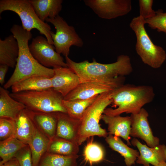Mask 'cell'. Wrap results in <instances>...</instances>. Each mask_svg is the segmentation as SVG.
Here are the masks:
<instances>
[{
	"label": "cell",
	"mask_w": 166,
	"mask_h": 166,
	"mask_svg": "<svg viewBox=\"0 0 166 166\" xmlns=\"http://www.w3.org/2000/svg\"><path fill=\"white\" fill-rule=\"evenodd\" d=\"M45 21L54 26L56 31H53L51 36L55 50L65 57L68 56L70 49L73 45L82 47L83 41L76 32L74 28L69 25L59 15L53 18H48Z\"/></svg>",
	"instance_id": "obj_8"
},
{
	"label": "cell",
	"mask_w": 166,
	"mask_h": 166,
	"mask_svg": "<svg viewBox=\"0 0 166 166\" xmlns=\"http://www.w3.org/2000/svg\"><path fill=\"white\" fill-rule=\"evenodd\" d=\"M104 155L102 147L92 140L87 143L84 149L85 160L90 165L102 161L103 159Z\"/></svg>",
	"instance_id": "obj_29"
},
{
	"label": "cell",
	"mask_w": 166,
	"mask_h": 166,
	"mask_svg": "<svg viewBox=\"0 0 166 166\" xmlns=\"http://www.w3.org/2000/svg\"><path fill=\"white\" fill-rule=\"evenodd\" d=\"M28 144L18 139L15 135L0 143V166L15 157L16 153Z\"/></svg>",
	"instance_id": "obj_25"
},
{
	"label": "cell",
	"mask_w": 166,
	"mask_h": 166,
	"mask_svg": "<svg viewBox=\"0 0 166 166\" xmlns=\"http://www.w3.org/2000/svg\"><path fill=\"white\" fill-rule=\"evenodd\" d=\"M157 166H166V162L160 163Z\"/></svg>",
	"instance_id": "obj_36"
},
{
	"label": "cell",
	"mask_w": 166,
	"mask_h": 166,
	"mask_svg": "<svg viewBox=\"0 0 166 166\" xmlns=\"http://www.w3.org/2000/svg\"><path fill=\"white\" fill-rule=\"evenodd\" d=\"M33 121L37 128L50 140L56 136L57 112L45 113L31 111Z\"/></svg>",
	"instance_id": "obj_18"
},
{
	"label": "cell",
	"mask_w": 166,
	"mask_h": 166,
	"mask_svg": "<svg viewBox=\"0 0 166 166\" xmlns=\"http://www.w3.org/2000/svg\"><path fill=\"white\" fill-rule=\"evenodd\" d=\"M131 144L138 148L139 155L136 161L143 166H157L162 162H166V146L164 144L153 147L141 143L136 138H133Z\"/></svg>",
	"instance_id": "obj_12"
},
{
	"label": "cell",
	"mask_w": 166,
	"mask_h": 166,
	"mask_svg": "<svg viewBox=\"0 0 166 166\" xmlns=\"http://www.w3.org/2000/svg\"><path fill=\"white\" fill-rule=\"evenodd\" d=\"M39 18L44 22L48 18L59 15L62 9V0H29Z\"/></svg>",
	"instance_id": "obj_21"
},
{
	"label": "cell",
	"mask_w": 166,
	"mask_h": 166,
	"mask_svg": "<svg viewBox=\"0 0 166 166\" xmlns=\"http://www.w3.org/2000/svg\"><path fill=\"white\" fill-rule=\"evenodd\" d=\"M1 166H21L16 158L14 157L4 163Z\"/></svg>",
	"instance_id": "obj_35"
},
{
	"label": "cell",
	"mask_w": 166,
	"mask_h": 166,
	"mask_svg": "<svg viewBox=\"0 0 166 166\" xmlns=\"http://www.w3.org/2000/svg\"><path fill=\"white\" fill-rule=\"evenodd\" d=\"M145 20L140 15L133 18L129 26L136 37L135 49L142 61L152 68H160L166 59V53L152 42L144 27Z\"/></svg>",
	"instance_id": "obj_4"
},
{
	"label": "cell",
	"mask_w": 166,
	"mask_h": 166,
	"mask_svg": "<svg viewBox=\"0 0 166 166\" xmlns=\"http://www.w3.org/2000/svg\"><path fill=\"white\" fill-rule=\"evenodd\" d=\"M102 119L108 125V135L121 137L125 140L128 145H131L129 141L131 129L130 116H112L102 114Z\"/></svg>",
	"instance_id": "obj_16"
},
{
	"label": "cell",
	"mask_w": 166,
	"mask_h": 166,
	"mask_svg": "<svg viewBox=\"0 0 166 166\" xmlns=\"http://www.w3.org/2000/svg\"><path fill=\"white\" fill-rule=\"evenodd\" d=\"M10 95L32 111L67 113L62 104L64 97L53 88L39 91L12 93Z\"/></svg>",
	"instance_id": "obj_6"
},
{
	"label": "cell",
	"mask_w": 166,
	"mask_h": 166,
	"mask_svg": "<svg viewBox=\"0 0 166 166\" xmlns=\"http://www.w3.org/2000/svg\"><path fill=\"white\" fill-rule=\"evenodd\" d=\"M140 16L145 20L154 17L156 14V11L153 10V0H139Z\"/></svg>",
	"instance_id": "obj_32"
},
{
	"label": "cell",
	"mask_w": 166,
	"mask_h": 166,
	"mask_svg": "<svg viewBox=\"0 0 166 166\" xmlns=\"http://www.w3.org/2000/svg\"><path fill=\"white\" fill-rule=\"evenodd\" d=\"M14 157L21 166H32L31 152L29 145L18 151Z\"/></svg>",
	"instance_id": "obj_33"
},
{
	"label": "cell",
	"mask_w": 166,
	"mask_h": 166,
	"mask_svg": "<svg viewBox=\"0 0 166 166\" xmlns=\"http://www.w3.org/2000/svg\"><path fill=\"white\" fill-rule=\"evenodd\" d=\"M29 48L35 59L45 67H68L62 57L55 50L54 46L49 44L46 38L38 36L33 38Z\"/></svg>",
	"instance_id": "obj_9"
},
{
	"label": "cell",
	"mask_w": 166,
	"mask_h": 166,
	"mask_svg": "<svg viewBox=\"0 0 166 166\" xmlns=\"http://www.w3.org/2000/svg\"><path fill=\"white\" fill-rule=\"evenodd\" d=\"M9 67L8 65H0V83L2 85L5 83V77Z\"/></svg>",
	"instance_id": "obj_34"
},
{
	"label": "cell",
	"mask_w": 166,
	"mask_h": 166,
	"mask_svg": "<svg viewBox=\"0 0 166 166\" xmlns=\"http://www.w3.org/2000/svg\"><path fill=\"white\" fill-rule=\"evenodd\" d=\"M155 96L151 86L124 84L112 91V104L115 109L106 108L103 114L116 116L124 113H137L144 106L152 102Z\"/></svg>",
	"instance_id": "obj_3"
},
{
	"label": "cell",
	"mask_w": 166,
	"mask_h": 166,
	"mask_svg": "<svg viewBox=\"0 0 166 166\" xmlns=\"http://www.w3.org/2000/svg\"><path fill=\"white\" fill-rule=\"evenodd\" d=\"M15 125V136L18 139L28 145L36 128L32 118L31 111L23 109L14 120Z\"/></svg>",
	"instance_id": "obj_17"
},
{
	"label": "cell",
	"mask_w": 166,
	"mask_h": 166,
	"mask_svg": "<svg viewBox=\"0 0 166 166\" xmlns=\"http://www.w3.org/2000/svg\"><path fill=\"white\" fill-rule=\"evenodd\" d=\"M98 95L84 100L67 101L63 99L62 104L66 110L67 114L69 116L80 120L85 110L93 103Z\"/></svg>",
	"instance_id": "obj_26"
},
{
	"label": "cell",
	"mask_w": 166,
	"mask_h": 166,
	"mask_svg": "<svg viewBox=\"0 0 166 166\" xmlns=\"http://www.w3.org/2000/svg\"><path fill=\"white\" fill-rule=\"evenodd\" d=\"M115 89L111 85L103 82L90 81L81 83L65 97L64 100L70 101L88 99Z\"/></svg>",
	"instance_id": "obj_14"
},
{
	"label": "cell",
	"mask_w": 166,
	"mask_h": 166,
	"mask_svg": "<svg viewBox=\"0 0 166 166\" xmlns=\"http://www.w3.org/2000/svg\"><path fill=\"white\" fill-rule=\"evenodd\" d=\"M112 91L99 95L85 110L80 120L77 140L79 145L90 136H97L106 138L108 135V133L101 128L99 123L104 110L112 104Z\"/></svg>",
	"instance_id": "obj_5"
},
{
	"label": "cell",
	"mask_w": 166,
	"mask_h": 166,
	"mask_svg": "<svg viewBox=\"0 0 166 166\" xmlns=\"http://www.w3.org/2000/svg\"><path fill=\"white\" fill-rule=\"evenodd\" d=\"M6 10L18 14L24 29L29 32L32 29H37L45 36L49 44L53 45L50 26L39 18L29 0H1L0 14Z\"/></svg>",
	"instance_id": "obj_7"
},
{
	"label": "cell",
	"mask_w": 166,
	"mask_h": 166,
	"mask_svg": "<svg viewBox=\"0 0 166 166\" xmlns=\"http://www.w3.org/2000/svg\"><path fill=\"white\" fill-rule=\"evenodd\" d=\"M57 123L55 138L77 144L80 120L72 118L67 114L62 112H57Z\"/></svg>",
	"instance_id": "obj_15"
},
{
	"label": "cell",
	"mask_w": 166,
	"mask_h": 166,
	"mask_svg": "<svg viewBox=\"0 0 166 166\" xmlns=\"http://www.w3.org/2000/svg\"><path fill=\"white\" fill-rule=\"evenodd\" d=\"M65 58L68 67L78 75L81 83L103 82L116 89L124 84L125 76L133 71L130 58L125 55H120L116 62L107 64L98 63L95 59L92 62L85 60L77 62L68 56Z\"/></svg>",
	"instance_id": "obj_1"
},
{
	"label": "cell",
	"mask_w": 166,
	"mask_h": 166,
	"mask_svg": "<svg viewBox=\"0 0 166 166\" xmlns=\"http://www.w3.org/2000/svg\"><path fill=\"white\" fill-rule=\"evenodd\" d=\"M148 113L143 108L138 113L131 115L130 136L141 139L147 146L153 147L160 144V140L153 135L148 121Z\"/></svg>",
	"instance_id": "obj_11"
},
{
	"label": "cell",
	"mask_w": 166,
	"mask_h": 166,
	"mask_svg": "<svg viewBox=\"0 0 166 166\" xmlns=\"http://www.w3.org/2000/svg\"><path fill=\"white\" fill-rule=\"evenodd\" d=\"M85 4L100 18L110 19L123 16L132 10L130 0H84Z\"/></svg>",
	"instance_id": "obj_10"
},
{
	"label": "cell",
	"mask_w": 166,
	"mask_h": 166,
	"mask_svg": "<svg viewBox=\"0 0 166 166\" xmlns=\"http://www.w3.org/2000/svg\"><path fill=\"white\" fill-rule=\"evenodd\" d=\"M15 125L14 120L0 118V140L4 141L15 135Z\"/></svg>",
	"instance_id": "obj_31"
},
{
	"label": "cell",
	"mask_w": 166,
	"mask_h": 166,
	"mask_svg": "<svg viewBox=\"0 0 166 166\" xmlns=\"http://www.w3.org/2000/svg\"><path fill=\"white\" fill-rule=\"evenodd\" d=\"M105 141L110 147L119 153L124 158L127 166L134 164L140 153L139 151L129 147L119 137L108 135Z\"/></svg>",
	"instance_id": "obj_23"
},
{
	"label": "cell",
	"mask_w": 166,
	"mask_h": 166,
	"mask_svg": "<svg viewBox=\"0 0 166 166\" xmlns=\"http://www.w3.org/2000/svg\"><path fill=\"white\" fill-rule=\"evenodd\" d=\"M53 69L54 74L51 78L52 88L64 97L81 83L78 75L69 68L57 67Z\"/></svg>",
	"instance_id": "obj_13"
},
{
	"label": "cell",
	"mask_w": 166,
	"mask_h": 166,
	"mask_svg": "<svg viewBox=\"0 0 166 166\" xmlns=\"http://www.w3.org/2000/svg\"><path fill=\"white\" fill-rule=\"evenodd\" d=\"M79 145L77 143L54 138L50 140L47 152L48 153L65 156L77 155Z\"/></svg>",
	"instance_id": "obj_27"
},
{
	"label": "cell",
	"mask_w": 166,
	"mask_h": 166,
	"mask_svg": "<svg viewBox=\"0 0 166 166\" xmlns=\"http://www.w3.org/2000/svg\"><path fill=\"white\" fill-rule=\"evenodd\" d=\"M19 53L18 41L13 34L0 39V64L15 67Z\"/></svg>",
	"instance_id": "obj_19"
},
{
	"label": "cell",
	"mask_w": 166,
	"mask_h": 166,
	"mask_svg": "<svg viewBox=\"0 0 166 166\" xmlns=\"http://www.w3.org/2000/svg\"><path fill=\"white\" fill-rule=\"evenodd\" d=\"M25 108L26 107L23 104L10 96L6 89L0 87V118L14 120Z\"/></svg>",
	"instance_id": "obj_20"
},
{
	"label": "cell",
	"mask_w": 166,
	"mask_h": 166,
	"mask_svg": "<svg viewBox=\"0 0 166 166\" xmlns=\"http://www.w3.org/2000/svg\"><path fill=\"white\" fill-rule=\"evenodd\" d=\"M50 140L36 127L29 143L31 151L32 166H38L43 155L47 151Z\"/></svg>",
	"instance_id": "obj_24"
},
{
	"label": "cell",
	"mask_w": 166,
	"mask_h": 166,
	"mask_svg": "<svg viewBox=\"0 0 166 166\" xmlns=\"http://www.w3.org/2000/svg\"><path fill=\"white\" fill-rule=\"evenodd\" d=\"M156 13L154 17L145 20L146 24L151 29L166 34V12L164 13L162 10H159Z\"/></svg>",
	"instance_id": "obj_30"
},
{
	"label": "cell",
	"mask_w": 166,
	"mask_h": 166,
	"mask_svg": "<svg viewBox=\"0 0 166 166\" xmlns=\"http://www.w3.org/2000/svg\"><path fill=\"white\" fill-rule=\"evenodd\" d=\"M77 155L65 156L48 153L42 159L39 166H77Z\"/></svg>",
	"instance_id": "obj_28"
},
{
	"label": "cell",
	"mask_w": 166,
	"mask_h": 166,
	"mask_svg": "<svg viewBox=\"0 0 166 166\" xmlns=\"http://www.w3.org/2000/svg\"><path fill=\"white\" fill-rule=\"evenodd\" d=\"M52 88L51 78L34 76L26 78L11 87L12 93L39 91Z\"/></svg>",
	"instance_id": "obj_22"
},
{
	"label": "cell",
	"mask_w": 166,
	"mask_h": 166,
	"mask_svg": "<svg viewBox=\"0 0 166 166\" xmlns=\"http://www.w3.org/2000/svg\"><path fill=\"white\" fill-rule=\"evenodd\" d=\"M10 31L18 41L19 53L14 71L3 88L8 89L31 77L39 76L52 78L54 74L53 69L42 65L30 51L28 42L32 37L31 32L24 29L22 26L16 24L12 26Z\"/></svg>",
	"instance_id": "obj_2"
}]
</instances>
